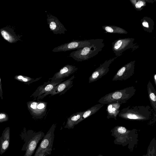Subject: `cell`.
<instances>
[{"mask_svg": "<svg viewBox=\"0 0 156 156\" xmlns=\"http://www.w3.org/2000/svg\"><path fill=\"white\" fill-rule=\"evenodd\" d=\"M118 116L129 120L144 121L156 117V113L149 105L128 106L121 110Z\"/></svg>", "mask_w": 156, "mask_h": 156, "instance_id": "6da1fadb", "label": "cell"}, {"mask_svg": "<svg viewBox=\"0 0 156 156\" xmlns=\"http://www.w3.org/2000/svg\"><path fill=\"white\" fill-rule=\"evenodd\" d=\"M136 90L134 86L116 90L102 97L98 102L104 105L115 102H123L126 103L135 94Z\"/></svg>", "mask_w": 156, "mask_h": 156, "instance_id": "7a4b0ae2", "label": "cell"}, {"mask_svg": "<svg viewBox=\"0 0 156 156\" xmlns=\"http://www.w3.org/2000/svg\"><path fill=\"white\" fill-rule=\"evenodd\" d=\"M42 131L30 132L25 135H23V139L25 143L22 148V151H25L24 156H32L41 140L45 135Z\"/></svg>", "mask_w": 156, "mask_h": 156, "instance_id": "3957f363", "label": "cell"}, {"mask_svg": "<svg viewBox=\"0 0 156 156\" xmlns=\"http://www.w3.org/2000/svg\"><path fill=\"white\" fill-rule=\"evenodd\" d=\"M55 125L53 124L45 135L36 151L34 156H46L51 155L55 137Z\"/></svg>", "mask_w": 156, "mask_h": 156, "instance_id": "277c9868", "label": "cell"}, {"mask_svg": "<svg viewBox=\"0 0 156 156\" xmlns=\"http://www.w3.org/2000/svg\"><path fill=\"white\" fill-rule=\"evenodd\" d=\"M95 42L94 40L90 45L72 52L69 56L78 62H81L91 58L96 54L97 48Z\"/></svg>", "mask_w": 156, "mask_h": 156, "instance_id": "5b68a950", "label": "cell"}, {"mask_svg": "<svg viewBox=\"0 0 156 156\" xmlns=\"http://www.w3.org/2000/svg\"><path fill=\"white\" fill-rule=\"evenodd\" d=\"M94 40H74L56 47L52 50V51L54 52L66 51L77 49L90 45Z\"/></svg>", "mask_w": 156, "mask_h": 156, "instance_id": "8992f818", "label": "cell"}, {"mask_svg": "<svg viewBox=\"0 0 156 156\" xmlns=\"http://www.w3.org/2000/svg\"><path fill=\"white\" fill-rule=\"evenodd\" d=\"M134 62H131L121 68L113 76L112 81L126 80L134 73Z\"/></svg>", "mask_w": 156, "mask_h": 156, "instance_id": "52a82bcc", "label": "cell"}, {"mask_svg": "<svg viewBox=\"0 0 156 156\" xmlns=\"http://www.w3.org/2000/svg\"><path fill=\"white\" fill-rule=\"evenodd\" d=\"M47 21L50 30L55 34H64L67 31L59 20L51 14H47Z\"/></svg>", "mask_w": 156, "mask_h": 156, "instance_id": "ba28073f", "label": "cell"}, {"mask_svg": "<svg viewBox=\"0 0 156 156\" xmlns=\"http://www.w3.org/2000/svg\"><path fill=\"white\" fill-rule=\"evenodd\" d=\"M63 80L57 82H51L49 80L47 82L39 86L35 92L36 96L37 99H43L53 90L55 87Z\"/></svg>", "mask_w": 156, "mask_h": 156, "instance_id": "9c48e42d", "label": "cell"}, {"mask_svg": "<svg viewBox=\"0 0 156 156\" xmlns=\"http://www.w3.org/2000/svg\"><path fill=\"white\" fill-rule=\"evenodd\" d=\"M78 68L76 66L67 65L60 69L59 71L56 73L53 77L49 79L51 82H57L63 80L64 79L76 72Z\"/></svg>", "mask_w": 156, "mask_h": 156, "instance_id": "30bf717a", "label": "cell"}, {"mask_svg": "<svg viewBox=\"0 0 156 156\" xmlns=\"http://www.w3.org/2000/svg\"><path fill=\"white\" fill-rule=\"evenodd\" d=\"M112 60L105 62L93 72L89 78V83L95 82L106 75L109 71V66Z\"/></svg>", "mask_w": 156, "mask_h": 156, "instance_id": "8fae6325", "label": "cell"}, {"mask_svg": "<svg viewBox=\"0 0 156 156\" xmlns=\"http://www.w3.org/2000/svg\"><path fill=\"white\" fill-rule=\"evenodd\" d=\"M75 77V76L73 75L67 80L60 83L55 87L49 94L53 96L57 94L60 95L64 94L73 86V81Z\"/></svg>", "mask_w": 156, "mask_h": 156, "instance_id": "7c38bea8", "label": "cell"}, {"mask_svg": "<svg viewBox=\"0 0 156 156\" xmlns=\"http://www.w3.org/2000/svg\"><path fill=\"white\" fill-rule=\"evenodd\" d=\"M125 103L123 102H115L108 104L106 108L107 118H113L117 120V116L120 111V108L122 104Z\"/></svg>", "mask_w": 156, "mask_h": 156, "instance_id": "4fadbf2b", "label": "cell"}, {"mask_svg": "<svg viewBox=\"0 0 156 156\" xmlns=\"http://www.w3.org/2000/svg\"><path fill=\"white\" fill-rule=\"evenodd\" d=\"M47 103L44 101H33L30 104V108L35 112L38 119L42 118L46 114Z\"/></svg>", "mask_w": 156, "mask_h": 156, "instance_id": "5bb4252c", "label": "cell"}, {"mask_svg": "<svg viewBox=\"0 0 156 156\" xmlns=\"http://www.w3.org/2000/svg\"><path fill=\"white\" fill-rule=\"evenodd\" d=\"M10 142V133L9 129L3 131L0 137V154H4L8 149Z\"/></svg>", "mask_w": 156, "mask_h": 156, "instance_id": "9a60e30c", "label": "cell"}, {"mask_svg": "<svg viewBox=\"0 0 156 156\" xmlns=\"http://www.w3.org/2000/svg\"><path fill=\"white\" fill-rule=\"evenodd\" d=\"M148 97L152 109L156 113V91L150 80L147 85Z\"/></svg>", "mask_w": 156, "mask_h": 156, "instance_id": "2e32d148", "label": "cell"}, {"mask_svg": "<svg viewBox=\"0 0 156 156\" xmlns=\"http://www.w3.org/2000/svg\"><path fill=\"white\" fill-rule=\"evenodd\" d=\"M83 111L78 112L74 113L67 118V122L65 128L69 129H73L74 126L80 119L83 114Z\"/></svg>", "mask_w": 156, "mask_h": 156, "instance_id": "e0dca14e", "label": "cell"}, {"mask_svg": "<svg viewBox=\"0 0 156 156\" xmlns=\"http://www.w3.org/2000/svg\"><path fill=\"white\" fill-rule=\"evenodd\" d=\"M104 105L101 103L96 104L85 111L83 112L80 119L77 122L76 124L83 121L85 119L91 115L94 114L98 112Z\"/></svg>", "mask_w": 156, "mask_h": 156, "instance_id": "ac0fdd59", "label": "cell"}, {"mask_svg": "<svg viewBox=\"0 0 156 156\" xmlns=\"http://www.w3.org/2000/svg\"><path fill=\"white\" fill-rule=\"evenodd\" d=\"M114 132H117L120 134H124L128 131L125 127L122 126H116L113 129Z\"/></svg>", "mask_w": 156, "mask_h": 156, "instance_id": "d6986e66", "label": "cell"}, {"mask_svg": "<svg viewBox=\"0 0 156 156\" xmlns=\"http://www.w3.org/2000/svg\"><path fill=\"white\" fill-rule=\"evenodd\" d=\"M1 34L5 39L8 41H10L11 38L10 36L6 32L3 30L1 32Z\"/></svg>", "mask_w": 156, "mask_h": 156, "instance_id": "ffe728a7", "label": "cell"}, {"mask_svg": "<svg viewBox=\"0 0 156 156\" xmlns=\"http://www.w3.org/2000/svg\"><path fill=\"white\" fill-rule=\"evenodd\" d=\"M122 41L121 40H119L116 42L114 45V48L116 49H119L122 45Z\"/></svg>", "mask_w": 156, "mask_h": 156, "instance_id": "44dd1931", "label": "cell"}, {"mask_svg": "<svg viewBox=\"0 0 156 156\" xmlns=\"http://www.w3.org/2000/svg\"><path fill=\"white\" fill-rule=\"evenodd\" d=\"M144 5V3L143 2L141 1H139L136 4L135 6L136 8H140Z\"/></svg>", "mask_w": 156, "mask_h": 156, "instance_id": "7402d4cb", "label": "cell"}, {"mask_svg": "<svg viewBox=\"0 0 156 156\" xmlns=\"http://www.w3.org/2000/svg\"><path fill=\"white\" fill-rule=\"evenodd\" d=\"M105 30L108 32L112 33L113 32V29L111 27L107 26L105 27Z\"/></svg>", "mask_w": 156, "mask_h": 156, "instance_id": "603a6c76", "label": "cell"}, {"mask_svg": "<svg viewBox=\"0 0 156 156\" xmlns=\"http://www.w3.org/2000/svg\"><path fill=\"white\" fill-rule=\"evenodd\" d=\"M142 24L144 27H149L148 23L147 22H144Z\"/></svg>", "mask_w": 156, "mask_h": 156, "instance_id": "cb8c5ba5", "label": "cell"}, {"mask_svg": "<svg viewBox=\"0 0 156 156\" xmlns=\"http://www.w3.org/2000/svg\"><path fill=\"white\" fill-rule=\"evenodd\" d=\"M5 115L4 114H0V119H3L5 117Z\"/></svg>", "mask_w": 156, "mask_h": 156, "instance_id": "d4e9b609", "label": "cell"}, {"mask_svg": "<svg viewBox=\"0 0 156 156\" xmlns=\"http://www.w3.org/2000/svg\"><path fill=\"white\" fill-rule=\"evenodd\" d=\"M155 86H156V74H155L153 76Z\"/></svg>", "mask_w": 156, "mask_h": 156, "instance_id": "484cf974", "label": "cell"}, {"mask_svg": "<svg viewBox=\"0 0 156 156\" xmlns=\"http://www.w3.org/2000/svg\"><path fill=\"white\" fill-rule=\"evenodd\" d=\"M22 80L25 82H27L28 81V80L25 78L23 77V78L22 79Z\"/></svg>", "mask_w": 156, "mask_h": 156, "instance_id": "4316f807", "label": "cell"}, {"mask_svg": "<svg viewBox=\"0 0 156 156\" xmlns=\"http://www.w3.org/2000/svg\"><path fill=\"white\" fill-rule=\"evenodd\" d=\"M23 76H18V78L19 79H22L23 78Z\"/></svg>", "mask_w": 156, "mask_h": 156, "instance_id": "83f0119b", "label": "cell"}, {"mask_svg": "<svg viewBox=\"0 0 156 156\" xmlns=\"http://www.w3.org/2000/svg\"></svg>", "mask_w": 156, "mask_h": 156, "instance_id": "f1b7e54d", "label": "cell"}, {"mask_svg": "<svg viewBox=\"0 0 156 156\" xmlns=\"http://www.w3.org/2000/svg\"><path fill=\"white\" fill-rule=\"evenodd\" d=\"M49 156V155H48V156Z\"/></svg>", "mask_w": 156, "mask_h": 156, "instance_id": "f546056e", "label": "cell"}, {"mask_svg": "<svg viewBox=\"0 0 156 156\" xmlns=\"http://www.w3.org/2000/svg\"><path fill=\"white\" fill-rule=\"evenodd\" d=\"M101 156V155H100V156Z\"/></svg>", "mask_w": 156, "mask_h": 156, "instance_id": "4dcf8cb0", "label": "cell"}, {"mask_svg": "<svg viewBox=\"0 0 156 156\" xmlns=\"http://www.w3.org/2000/svg\"></svg>", "mask_w": 156, "mask_h": 156, "instance_id": "1f68e13d", "label": "cell"}]
</instances>
